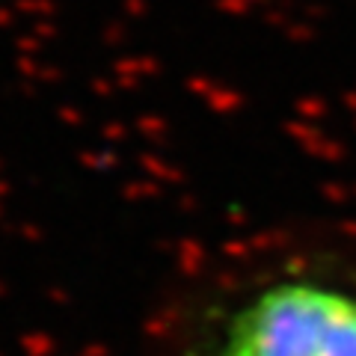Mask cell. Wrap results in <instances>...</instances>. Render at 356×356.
<instances>
[{
	"instance_id": "obj_1",
	"label": "cell",
	"mask_w": 356,
	"mask_h": 356,
	"mask_svg": "<svg viewBox=\"0 0 356 356\" xmlns=\"http://www.w3.org/2000/svg\"><path fill=\"white\" fill-rule=\"evenodd\" d=\"M178 356H356V267L252 264L199 300Z\"/></svg>"
}]
</instances>
